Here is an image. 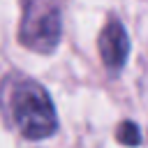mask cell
Returning a JSON list of instances; mask_svg holds the SVG:
<instances>
[{"mask_svg": "<svg viewBox=\"0 0 148 148\" xmlns=\"http://www.w3.org/2000/svg\"><path fill=\"white\" fill-rule=\"evenodd\" d=\"M62 32L58 0H23V18L18 39L37 53H51Z\"/></svg>", "mask_w": 148, "mask_h": 148, "instance_id": "cell-2", "label": "cell"}, {"mask_svg": "<svg viewBox=\"0 0 148 148\" xmlns=\"http://www.w3.org/2000/svg\"><path fill=\"white\" fill-rule=\"evenodd\" d=\"M7 113L23 139L42 141L58 130L49 92L32 79H7Z\"/></svg>", "mask_w": 148, "mask_h": 148, "instance_id": "cell-1", "label": "cell"}, {"mask_svg": "<svg viewBox=\"0 0 148 148\" xmlns=\"http://www.w3.org/2000/svg\"><path fill=\"white\" fill-rule=\"evenodd\" d=\"M116 136H118V141L125 143V146H136V143H141V132H139V127H136L134 123H130V120H125V123L118 127Z\"/></svg>", "mask_w": 148, "mask_h": 148, "instance_id": "cell-4", "label": "cell"}, {"mask_svg": "<svg viewBox=\"0 0 148 148\" xmlns=\"http://www.w3.org/2000/svg\"><path fill=\"white\" fill-rule=\"evenodd\" d=\"M127 53H130V37L123 28L120 21H109L102 32H99V56H102V62L116 72L125 65L127 60Z\"/></svg>", "mask_w": 148, "mask_h": 148, "instance_id": "cell-3", "label": "cell"}]
</instances>
